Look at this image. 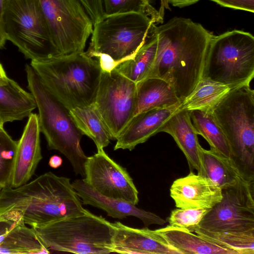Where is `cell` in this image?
<instances>
[{
  "instance_id": "6da1fadb",
  "label": "cell",
  "mask_w": 254,
  "mask_h": 254,
  "mask_svg": "<svg viewBox=\"0 0 254 254\" xmlns=\"http://www.w3.org/2000/svg\"><path fill=\"white\" fill-rule=\"evenodd\" d=\"M158 39L154 62L146 77L164 79L182 102L202 78L211 33L190 19L175 17L155 27ZM144 78V79H145Z\"/></svg>"
},
{
  "instance_id": "7a4b0ae2",
  "label": "cell",
  "mask_w": 254,
  "mask_h": 254,
  "mask_svg": "<svg viewBox=\"0 0 254 254\" xmlns=\"http://www.w3.org/2000/svg\"><path fill=\"white\" fill-rule=\"evenodd\" d=\"M86 211L70 179L51 172L0 193V214L31 227Z\"/></svg>"
},
{
  "instance_id": "3957f363",
  "label": "cell",
  "mask_w": 254,
  "mask_h": 254,
  "mask_svg": "<svg viewBox=\"0 0 254 254\" xmlns=\"http://www.w3.org/2000/svg\"><path fill=\"white\" fill-rule=\"evenodd\" d=\"M222 190L194 232L236 254H254V182L240 178Z\"/></svg>"
},
{
  "instance_id": "277c9868",
  "label": "cell",
  "mask_w": 254,
  "mask_h": 254,
  "mask_svg": "<svg viewBox=\"0 0 254 254\" xmlns=\"http://www.w3.org/2000/svg\"><path fill=\"white\" fill-rule=\"evenodd\" d=\"M31 66L48 90L68 110L94 103L102 70L86 52L62 56Z\"/></svg>"
},
{
  "instance_id": "5b68a950",
  "label": "cell",
  "mask_w": 254,
  "mask_h": 254,
  "mask_svg": "<svg viewBox=\"0 0 254 254\" xmlns=\"http://www.w3.org/2000/svg\"><path fill=\"white\" fill-rule=\"evenodd\" d=\"M242 178L254 182V91L250 84L232 89L212 110Z\"/></svg>"
},
{
  "instance_id": "8992f818",
  "label": "cell",
  "mask_w": 254,
  "mask_h": 254,
  "mask_svg": "<svg viewBox=\"0 0 254 254\" xmlns=\"http://www.w3.org/2000/svg\"><path fill=\"white\" fill-rule=\"evenodd\" d=\"M32 227L49 250L78 254L113 253L112 223L87 210Z\"/></svg>"
},
{
  "instance_id": "52a82bcc",
  "label": "cell",
  "mask_w": 254,
  "mask_h": 254,
  "mask_svg": "<svg viewBox=\"0 0 254 254\" xmlns=\"http://www.w3.org/2000/svg\"><path fill=\"white\" fill-rule=\"evenodd\" d=\"M25 69L28 88L38 109L40 130L45 135L49 148L62 153L70 162L75 174L84 178L88 157L80 145L83 135L69 110L48 90L31 65L26 64Z\"/></svg>"
},
{
  "instance_id": "ba28073f",
  "label": "cell",
  "mask_w": 254,
  "mask_h": 254,
  "mask_svg": "<svg viewBox=\"0 0 254 254\" xmlns=\"http://www.w3.org/2000/svg\"><path fill=\"white\" fill-rule=\"evenodd\" d=\"M254 77L253 35L234 30L213 35L207 49L202 78L237 87L250 84Z\"/></svg>"
},
{
  "instance_id": "9c48e42d",
  "label": "cell",
  "mask_w": 254,
  "mask_h": 254,
  "mask_svg": "<svg viewBox=\"0 0 254 254\" xmlns=\"http://www.w3.org/2000/svg\"><path fill=\"white\" fill-rule=\"evenodd\" d=\"M4 23L6 40L26 59L42 62L62 56L37 0H6Z\"/></svg>"
},
{
  "instance_id": "30bf717a",
  "label": "cell",
  "mask_w": 254,
  "mask_h": 254,
  "mask_svg": "<svg viewBox=\"0 0 254 254\" xmlns=\"http://www.w3.org/2000/svg\"><path fill=\"white\" fill-rule=\"evenodd\" d=\"M155 26L141 13L104 15L93 25L88 50L107 54L123 63L134 57Z\"/></svg>"
},
{
  "instance_id": "8fae6325",
  "label": "cell",
  "mask_w": 254,
  "mask_h": 254,
  "mask_svg": "<svg viewBox=\"0 0 254 254\" xmlns=\"http://www.w3.org/2000/svg\"><path fill=\"white\" fill-rule=\"evenodd\" d=\"M61 56L84 52L93 24L79 0H37Z\"/></svg>"
},
{
  "instance_id": "7c38bea8",
  "label": "cell",
  "mask_w": 254,
  "mask_h": 254,
  "mask_svg": "<svg viewBox=\"0 0 254 254\" xmlns=\"http://www.w3.org/2000/svg\"><path fill=\"white\" fill-rule=\"evenodd\" d=\"M136 83L114 69L102 71L94 104L109 132L116 140L135 115Z\"/></svg>"
},
{
  "instance_id": "4fadbf2b",
  "label": "cell",
  "mask_w": 254,
  "mask_h": 254,
  "mask_svg": "<svg viewBox=\"0 0 254 254\" xmlns=\"http://www.w3.org/2000/svg\"><path fill=\"white\" fill-rule=\"evenodd\" d=\"M84 174L83 181L101 194L138 204V191L127 169L110 158L103 149L87 157Z\"/></svg>"
},
{
  "instance_id": "5bb4252c",
  "label": "cell",
  "mask_w": 254,
  "mask_h": 254,
  "mask_svg": "<svg viewBox=\"0 0 254 254\" xmlns=\"http://www.w3.org/2000/svg\"><path fill=\"white\" fill-rule=\"evenodd\" d=\"M170 196L179 208H211L222 198V189L210 179L192 171L176 179Z\"/></svg>"
},
{
  "instance_id": "9a60e30c",
  "label": "cell",
  "mask_w": 254,
  "mask_h": 254,
  "mask_svg": "<svg viewBox=\"0 0 254 254\" xmlns=\"http://www.w3.org/2000/svg\"><path fill=\"white\" fill-rule=\"evenodd\" d=\"M115 228L113 253L120 254H181L155 230L135 228L119 221L112 223Z\"/></svg>"
},
{
  "instance_id": "2e32d148",
  "label": "cell",
  "mask_w": 254,
  "mask_h": 254,
  "mask_svg": "<svg viewBox=\"0 0 254 254\" xmlns=\"http://www.w3.org/2000/svg\"><path fill=\"white\" fill-rule=\"evenodd\" d=\"M17 145L10 187L15 188L28 182L42 159L38 115L31 113Z\"/></svg>"
},
{
  "instance_id": "e0dca14e",
  "label": "cell",
  "mask_w": 254,
  "mask_h": 254,
  "mask_svg": "<svg viewBox=\"0 0 254 254\" xmlns=\"http://www.w3.org/2000/svg\"><path fill=\"white\" fill-rule=\"evenodd\" d=\"M71 184L82 204L101 209L114 218L135 217L143 222L145 227L152 224L163 225L166 223L157 214L140 209L131 203L101 194L88 186L83 179L75 180Z\"/></svg>"
},
{
  "instance_id": "ac0fdd59",
  "label": "cell",
  "mask_w": 254,
  "mask_h": 254,
  "mask_svg": "<svg viewBox=\"0 0 254 254\" xmlns=\"http://www.w3.org/2000/svg\"><path fill=\"white\" fill-rule=\"evenodd\" d=\"M180 105L151 109L134 115L116 139L114 150H132L160 132L164 124L179 109Z\"/></svg>"
},
{
  "instance_id": "d6986e66",
  "label": "cell",
  "mask_w": 254,
  "mask_h": 254,
  "mask_svg": "<svg viewBox=\"0 0 254 254\" xmlns=\"http://www.w3.org/2000/svg\"><path fill=\"white\" fill-rule=\"evenodd\" d=\"M160 132L171 135L184 154L190 171L205 176L197 134L191 121L189 112L179 109L164 124Z\"/></svg>"
},
{
  "instance_id": "ffe728a7",
  "label": "cell",
  "mask_w": 254,
  "mask_h": 254,
  "mask_svg": "<svg viewBox=\"0 0 254 254\" xmlns=\"http://www.w3.org/2000/svg\"><path fill=\"white\" fill-rule=\"evenodd\" d=\"M37 108L31 93L26 92L13 80L0 85V120L4 124L22 120Z\"/></svg>"
},
{
  "instance_id": "44dd1931",
  "label": "cell",
  "mask_w": 254,
  "mask_h": 254,
  "mask_svg": "<svg viewBox=\"0 0 254 254\" xmlns=\"http://www.w3.org/2000/svg\"><path fill=\"white\" fill-rule=\"evenodd\" d=\"M135 115L149 109L169 107L181 104L171 85L163 79L146 78L136 83Z\"/></svg>"
},
{
  "instance_id": "7402d4cb",
  "label": "cell",
  "mask_w": 254,
  "mask_h": 254,
  "mask_svg": "<svg viewBox=\"0 0 254 254\" xmlns=\"http://www.w3.org/2000/svg\"><path fill=\"white\" fill-rule=\"evenodd\" d=\"M155 231L181 254H236L184 229L168 225Z\"/></svg>"
},
{
  "instance_id": "603a6c76",
  "label": "cell",
  "mask_w": 254,
  "mask_h": 254,
  "mask_svg": "<svg viewBox=\"0 0 254 254\" xmlns=\"http://www.w3.org/2000/svg\"><path fill=\"white\" fill-rule=\"evenodd\" d=\"M69 113L79 131L94 141L97 150L109 145V132L94 103L70 109Z\"/></svg>"
},
{
  "instance_id": "cb8c5ba5",
  "label": "cell",
  "mask_w": 254,
  "mask_h": 254,
  "mask_svg": "<svg viewBox=\"0 0 254 254\" xmlns=\"http://www.w3.org/2000/svg\"><path fill=\"white\" fill-rule=\"evenodd\" d=\"M230 86L202 78L194 90L181 103L180 109L211 111L233 88Z\"/></svg>"
},
{
  "instance_id": "d4e9b609",
  "label": "cell",
  "mask_w": 254,
  "mask_h": 254,
  "mask_svg": "<svg viewBox=\"0 0 254 254\" xmlns=\"http://www.w3.org/2000/svg\"><path fill=\"white\" fill-rule=\"evenodd\" d=\"M34 229L19 223L0 237V254H49Z\"/></svg>"
},
{
  "instance_id": "484cf974",
  "label": "cell",
  "mask_w": 254,
  "mask_h": 254,
  "mask_svg": "<svg viewBox=\"0 0 254 254\" xmlns=\"http://www.w3.org/2000/svg\"><path fill=\"white\" fill-rule=\"evenodd\" d=\"M155 27L134 57L121 64L115 69L136 83L146 77L154 62L158 44Z\"/></svg>"
},
{
  "instance_id": "4316f807",
  "label": "cell",
  "mask_w": 254,
  "mask_h": 254,
  "mask_svg": "<svg viewBox=\"0 0 254 254\" xmlns=\"http://www.w3.org/2000/svg\"><path fill=\"white\" fill-rule=\"evenodd\" d=\"M189 113L197 134L207 141L210 150L230 159L228 143L211 111L193 110Z\"/></svg>"
},
{
  "instance_id": "83f0119b",
  "label": "cell",
  "mask_w": 254,
  "mask_h": 254,
  "mask_svg": "<svg viewBox=\"0 0 254 254\" xmlns=\"http://www.w3.org/2000/svg\"><path fill=\"white\" fill-rule=\"evenodd\" d=\"M200 150L205 176L222 190L234 185L241 178L230 159L201 146Z\"/></svg>"
},
{
  "instance_id": "f1b7e54d",
  "label": "cell",
  "mask_w": 254,
  "mask_h": 254,
  "mask_svg": "<svg viewBox=\"0 0 254 254\" xmlns=\"http://www.w3.org/2000/svg\"><path fill=\"white\" fill-rule=\"evenodd\" d=\"M152 0H101L104 15L138 12L155 23H162V14L151 4Z\"/></svg>"
},
{
  "instance_id": "f546056e",
  "label": "cell",
  "mask_w": 254,
  "mask_h": 254,
  "mask_svg": "<svg viewBox=\"0 0 254 254\" xmlns=\"http://www.w3.org/2000/svg\"><path fill=\"white\" fill-rule=\"evenodd\" d=\"M17 141L4 129H0V185L10 187L13 171Z\"/></svg>"
},
{
  "instance_id": "4dcf8cb0",
  "label": "cell",
  "mask_w": 254,
  "mask_h": 254,
  "mask_svg": "<svg viewBox=\"0 0 254 254\" xmlns=\"http://www.w3.org/2000/svg\"><path fill=\"white\" fill-rule=\"evenodd\" d=\"M210 208H179L172 211L168 218L169 225L194 232Z\"/></svg>"
},
{
  "instance_id": "1f68e13d",
  "label": "cell",
  "mask_w": 254,
  "mask_h": 254,
  "mask_svg": "<svg viewBox=\"0 0 254 254\" xmlns=\"http://www.w3.org/2000/svg\"><path fill=\"white\" fill-rule=\"evenodd\" d=\"M88 14L93 25L104 15L101 0H79Z\"/></svg>"
},
{
  "instance_id": "d6a6232c",
  "label": "cell",
  "mask_w": 254,
  "mask_h": 254,
  "mask_svg": "<svg viewBox=\"0 0 254 254\" xmlns=\"http://www.w3.org/2000/svg\"><path fill=\"white\" fill-rule=\"evenodd\" d=\"M225 7L254 12V0H211Z\"/></svg>"
},
{
  "instance_id": "836d02e7",
  "label": "cell",
  "mask_w": 254,
  "mask_h": 254,
  "mask_svg": "<svg viewBox=\"0 0 254 254\" xmlns=\"http://www.w3.org/2000/svg\"><path fill=\"white\" fill-rule=\"evenodd\" d=\"M19 223H18L6 215L0 214V237L7 234Z\"/></svg>"
},
{
  "instance_id": "e575fe53",
  "label": "cell",
  "mask_w": 254,
  "mask_h": 254,
  "mask_svg": "<svg viewBox=\"0 0 254 254\" xmlns=\"http://www.w3.org/2000/svg\"><path fill=\"white\" fill-rule=\"evenodd\" d=\"M6 0H0V49L3 47L6 40L4 30V13Z\"/></svg>"
},
{
  "instance_id": "d590c367",
  "label": "cell",
  "mask_w": 254,
  "mask_h": 254,
  "mask_svg": "<svg viewBox=\"0 0 254 254\" xmlns=\"http://www.w3.org/2000/svg\"><path fill=\"white\" fill-rule=\"evenodd\" d=\"M199 0H161L162 3H170L173 6L180 7L188 6L195 3Z\"/></svg>"
},
{
  "instance_id": "8d00e7d4",
  "label": "cell",
  "mask_w": 254,
  "mask_h": 254,
  "mask_svg": "<svg viewBox=\"0 0 254 254\" xmlns=\"http://www.w3.org/2000/svg\"><path fill=\"white\" fill-rule=\"evenodd\" d=\"M63 163L62 158L58 155H53L50 158L49 165L53 168L56 169L60 167Z\"/></svg>"
},
{
  "instance_id": "74e56055",
  "label": "cell",
  "mask_w": 254,
  "mask_h": 254,
  "mask_svg": "<svg viewBox=\"0 0 254 254\" xmlns=\"http://www.w3.org/2000/svg\"><path fill=\"white\" fill-rule=\"evenodd\" d=\"M8 78L1 64L0 63V85L6 84Z\"/></svg>"
},
{
  "instance_id": "f35d334b",
  "label": "cell",
  "mask_w": 254,
  "mask_h": 254,
  "mask_svg": "<svg viewBox=\"0 0 254 254\" xmlns=\"http://www.w3.org/2000/svg\"><path fill=\"white\" fill-rule=\"evenodd\" d=\"M3 125L4 124L0 120V129H3Z\"/></svg>"
},
{
  "instance_id": "ab89813d",
  "label": "cell",
  "mask_w": 254,
  "mask_h": 254,
  "mask_svg": "<svg viewBox=\"0 0 254 254\" xmlns=\"http://www.w3.org/2000/svg\"><path fill=\"white\" fill-rule=\"evenodd\" d=\"M4 187L1 185H0V193L1 191V190H2V189L4 188Z\"/></svg>"
}]
</instances>
